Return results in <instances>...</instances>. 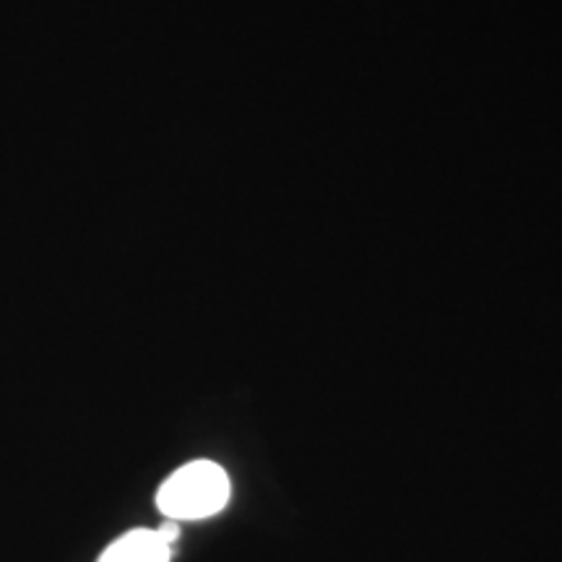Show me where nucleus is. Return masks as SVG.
I'll list each match as a JSON object with an SVG mask.
<instances>
[{
    "mask_svg": "<svg viewBox=\"0 0 562 562\" xmlns=\"http://www.w3.org/2000/svg\"><path fill=\"white\" fill-rule=\"evenodd\" d=\"M229 501V476L211 461H193L161 484L157 505L172 521H201Z\"/></svg>",
    "mask_w": 562,
    "mask_h": 562,
    "instance_id": "nucleus-1",
    "label": "nucleus"
},
{
    "mask_svg": "<svg viewBox=\"0 0 562 562\" xmlns=\"http://www.w3.org/2000/svg\"><path fill=\"white\" fill-rule=\"evenodd\" d=\"M170 558L172 544H167L157 531L136 529L112 542L100 562H170Z\"/></svg>",
    "mask_w": 562,
    "mask_h": 562,
    "instance_id": "nucleus-2",
    "label": "nucleus"
},
{
    "mask_svg": "<svg viewBox=\"0 0 562 562\" xmlns=\"http://www.w3.org/2000/svg\"><path fill=\"white\" fill-rule=\"evenodd\" d=\"M157 533H159L161 539H165L167 544H172L175 539H178V521H172V518H167L165 526H161V529H157Z\"/></svg>",
    "mask_w": 562,
    "mask_h": 562,
    "instance_id": "nucleus-3",
    "label": "nucleus"
}]
</instances>
